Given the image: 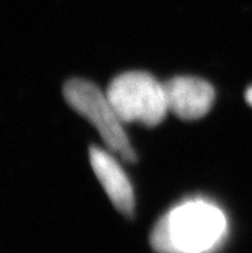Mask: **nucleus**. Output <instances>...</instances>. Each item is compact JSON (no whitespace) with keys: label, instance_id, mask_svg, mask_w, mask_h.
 I'll return each instance as SVG.
<instances>
[{"label":"nucleus","instance_id":"obj_1","mask_svg":"<svg viewBox=\"0 0 252 253\" xmlns=\"http://www.w3.org/2000/svg\"><path fill=\"white\" fill-rule=\"evenodd\" d=\"M228 234L225 212L204 198L174 206L154 225L151 244L157 253H212Z\"/></svg>","mask_w":252,"mask_h":253},{"label":"nucleus","instance_id":"obj_2","mask_svg":"<svg viewBox=\"0 0 252 253\" xmlns=\"http://www.w3.org/2000/svg\"><path fill=\"white\" fill-rule=\"evenodd\" d=\"M105 93L122 122L154 127L169 112L163 84L146 71L118 75L109 83Z\"/></svg>","mask_w":252,"mask_h":253},{"label":"nucleus","instance_id":"obj_3","mask_svg":"<svg viewBox=\"0 0 252 253\" xmlns=\"http://www.w3.org/2000/svg\"><path fill=\"white\" fill-rule=\"evenodd\" d=\"M66 102L77 113L89 120L96 126L107 147L117 153L125 162H137V154L133 151L120 117L109 102L107 93L85 79H71L63 86Z\"/></svg>","mask_w":252,"mask_h":253},{"label":"nucleus","instance_id":"obj_4","mask_svg":"<svg viewBox=\"0 0 252 253\" xmlns=\"http://www.w3.org/2000/svg\"><path fill=\"white\" fill-rule=\"evenodd\" d=\"M163 87L169 111L185 121L202 119L214 104V87L200 77H172L163 84Z\"/></svg>","mask_w":252,"mask_h":253},{"label":"nucleus","instance_id":"obj_5","mask_svg":"<svg viewBox=\"0 0 252 253\" xmlns=\"http://www.w3.org/2000/svg\"><path fill=\"white\" fill-rule=\"evenodd\" d=\"M89 158L93 171L113 206L122 215L133 217L135 209L134 192L126 173L116 158L98 147H90Z\"/></svg>","mask_w":252,"mask_h":253},{"label":"nucleus","instance_id":"obj_6","mask_svg":"<svg viewBox=\"0 0 252 253\" xmlns=\"http://www.w3.org/2000/svg\"><path fill=\"white\" fill-rule=\"evenodd\" d=\"M245 98H246L247 103H249L250 106L252 107V86H251V87H249V89H247L246 95H245Z\"/></svg>","mask_w":252,"mask_h":253}]
</instances>
